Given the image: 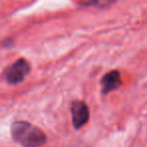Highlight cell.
I'll list each match as a JSON object with an SVG mask.
<instances>
[{"instance_id": "6da1fadb", "label": "cell", "mask_w": 147, "mask_h": 147, "mask_svg": "<svg viewBox=\"0 0 147 147\" xmlns=\"http://www.w3.org/2000/svg\"><path fill=\"white\" fill-rule=\"evenodd\" d=\"M10 133L13 140L23 147H41L47 142L43 131L26 121L13 122Z\"/></svg>"}, {"instance_id": "7a4b0ae2", "label": "cell", "mask_w": 147, "mask_h": 147, "mask_svg": "<svg viewBox=\"0 0 147 147\" xmlns=\"http://www.w3.org/2000/svg\"><path fill=\"white\" fill-rule=\"evenodd\" d=\"M30 71V65L24 59H17L10 67H8L3 73L5 81L11 85L21 83Z\"/></svg>"}, {"instance_id": "3957f363", "label": "cell", "mask_w": 147, "mask_h": 147, "mask_svg": "<svg viewBox=\"0 0 147 147\" xmlns=\"http://www.w3.org/2000/svg\"><path fill=\"white\" fill-rule=\"evenodd\" d=\"M71 121L76 129H81L88 123L90 119V110L83 101H75L71 104Z\"/></svg>"}, {"instance_id": "277c9868", "label": "cell", "mask_w": 147, "mask_h": 147, "mask_svg": "<svg viewBox=\"0 0 147 147\" xmlns=\"http://www.w3.org/2000/svg\"><path fill=\"white\" fill-rule=\"evenodd\" d=\"M121 85H122V80L118 71H109L101 80L103 94H109L113 91H116Z\"/></svg>"}]
</instances>
